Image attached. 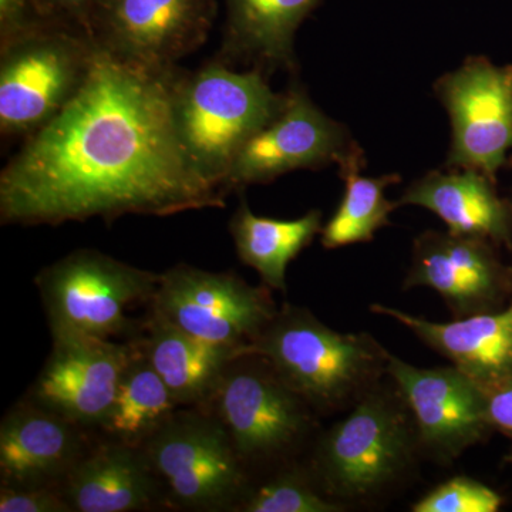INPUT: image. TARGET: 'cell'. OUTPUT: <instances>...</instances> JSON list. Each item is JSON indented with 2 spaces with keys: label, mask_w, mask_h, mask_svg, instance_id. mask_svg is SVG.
<instances>
[{
  "label": "cell",
  "mask_w": 512,
  "mask_h": 512,
  "mask_svg": "<svg viewBox=\"0 0 512 512\" xmlns=\"http://www.w3.org/2000/svg\"><path fill=\"white\" fill-rule=\"evenodd\" d=\"M392 377L412 413L420 447L441 461H453L491 429L483 387L456 366L421 369L390 355Z\"/></svg>",
  "instance_id": "obj_13"
},
{
  "label": "cell",
  "mask_w": 512,
  "mask_h": 512,
  "mask_svg": "<svg viewBox=\"0 0 512 512\" xmlns=\"http://www.w3.org/2000/svg\"><path fill=\"white\" fill-rule=\"evenodd\" d=\"M175 407L177 403L151 366L143 345H137L109 417L101 429L106 430L113 440L140 447L173 416Z\"/></svg>",
  "instance_id": "obj_24"
},
{
  "label": "cell",
  "mask_w": 512,
  "mask_h": 512,
  "mask_svg": "<svg viewBox=\"0 0 512 512\" xmlns=\"http://www.w3.org/2000/svg\"><path fill=\"white\" fill-rule=\"evenodd\" d=\"M434 92L451 123L446 167L476 170L495 183L512 150V64L468 57Z\"/></svg>",
  "instance_id": "obj_11"
},
{
  "label": "cell",
  "mask_w": 512,
  "mask_h": 512,
  "mask_svg": "<svg viewBox=\"0 0 512 512\" xmlns=\"http://www.w3.org/2000/svg\"><path fill=\"white\" fill-rule=\"evenodd\" d=\"M40 20L30 0H0V43L9 42Z\"/></svg>",
  "instance_id": "obj_30"
},
{
  "label": "cell",
  "mask_w": 512,
  "mask_h": 512,
  "mask_svg": "<svg viewBox=\"0 0 512 512\" xmlns=\"http://www.w3.org/2000/svg\"><path fill=\"white\" fill-rule=\"evenodd\" d=\"M503 500L487 485L468 477L440 484L413 505L414 512H495Z\"/></svg>",
  "instance_id": "obj_26"
},
{
  "label": "cell",
  "mask_w": 512,
  "mask_h": 512,
  "mask_svg": "<svg viewBox=\"0 0 512 512\" xmlns=\"http://www.w3.org/2000/svg\"><path fill=\"white\" fill-rule=\"evenodd\" d=\"M77 427L35 402L13 407L0 424L2 485L63 484L84 456Z\"/></svg>",
  "instance_id": "obj_16"
},
{
  "label": "cell",
  "mask_w": 512,
  "mask_h": 512,
  "mask_svg": "<svg viewBox=\"0 0 512 512\" xmlns=\"http://www.w3.org/2000/svg\"><path fill=\"white\" fill-rule=\"evenodd\" d=\"M175 67L146 72L97 53L79 94L0 173L2 224L225 207L227 194L195 170L175 130Z\"/></svg>",
  "instance_id": "obj_1"
},
{
  "label": "cell",
  "mask_w": 512,
  "mask_h": 512,
  "mask_svg": "<svg viewBox=\"0 0 512 512\" xmlns=\"http://www.w3.org/2000/svg\"><path fill=\"white\" fill-rule=\"evenodd\" d=\"M217 0H101L89 35L117 62L160 73L205 45Z\"/></svg>",
  "instance_id": "obj_9"
},
{
  "label": "cell",
  "mask_w": 512,
  "mask_h": 512,
  "mask_svg": "<svg viewBox=\"0 0 512 512\" xmlns=\"http://www.w3.org/2000/svg\"><path fill=\"white\" fill-rule=\"evenodd\" d=\"M144 454L171 500L185 508L221 510L244 493V463L217 417L173 414Z\"/></svg>",
  "instance_id": "obj_10"
},
{
  "label": "cell",
  "mask_w": 512,
  "mask_h": 512,
  "mask_svg": "<svg viewBox=\"0 0 512 512\" xmlns=\"http://www.w3.org/2000/svg\"><path fill=\"white\" fill-rule=\"evenodd\" d=\"M170 89L185 154L208 183L227 194L225 178L235 157L282 110L285 93L271 89L264 70L237 72L218 57L197 70L175 67Z\"/></svg>",
  "instance_id": "obj_2"
},
{
  "label": "cell",
  "mask_w": 512,
  "mask_h": 512,
  "mask_svg": "<svg viewBox=\"0 0 512 512\" xmlns=\"http://www.w3.org/2000/svg\"><path fill=\"white\" fill-rule=\"evenodd\" d=\"M247 355L261 356L312 410L352 407L387 373L390 353L365 333H340L285 305Z\"/></svg>",
  "instance_id": "obj_3"
},
{
  "label": "cell",
  "mask_w": 512,
  "mask_h": 512,
  "mask_svg": "<svg viewBox=\"0 0 512 512\" xmlns=\"http://www.w3.org/2000/svg\"><path fill=\"white\" fill-rule=\"evenodd\" d=\"M137 345L90 336L53 338L33 402L79 427H103Z\"/></svg>",
  "instance_id": "obj_14"
},
{
  "label": "cell",
  "mask_w": 512,
  "mask_h": 512,
  "mask_svg": "<svg viewBox=\"0 0 512 512\" xmlns=\"http://www.w3.org/2000/svg\"><path fill=\"white\" fill-rule=\"evenodd\" d=\"M101 0H30L39 19L72 26L89 33Z\"/></svg>",
  "instance_id": "obj_28"
},
{
  "label": "cell",
  "mask_w": 512,
  "mask_h": 512,
  "mask_svg": "<svg viewBox=\"0 0 512 512\" xmlns=\"http://www.w3.org/2000/svg\"><path fill=\"white\" fill-rule=\"evenodd\" d=\"M229 232L242 264L261 276L269 289L285 292L286 269L322 232V212L309 211L296 220L259 217L241 201L229 222Z\"/></svg>",
  "instance_id": "obj_22"
},
{
  "label": "cell",
  "mask_w": 512,
  "mask_h": 512,
  "mask_svg": "<svg viewBox=\"0 0 512 512\" xmlns=\"http://www.w3.org/2000/svg\"><path fill=\"white\" fill-rule=\"evenodd\" d=\"M507 282V272L487 239L427 231L414 242L404 288L433 289L458 319L493 312Z\"/></svg>",
  "instance_id": "obj_15"
},
{
  "label": "cell",
  "mask_w": 512,
  "mask_h": 512,
  "mask_svg": "<svg viewBox=\"0 0 512 512\" xmlns=\"http://www.w3.org/2000/svg\"><path fill=\"white\" fill-rule=\"evenodd\" d=\"M431 171L403 192L399 207L426 208L457 235L511 245V217L505 202L495 192L493 181L468 168Z\"/></svg>",
  "instance_id": "obj_19"
},
{
  "label": "cell",
  "mask_w": 512,
  "mask_h": 512,
  "mask_svg": "<svg viewBox=\"0 0 512 512\" xmlns=\"http://www.w3.org/2000/svg\"><path fill=\"white\" fill-rule=\"evenodd\" d=\"M241 510L247 512H339L345 505L323 497L299 473L274 478L244 498Z\"/></svg>",
  "instance_id": "obj_25"
},
{
  "label": "cell",
  "mask_w": 512,
  "mask_h": 512,
  "mask_svg": "<svg viewBox=\"0 0 512 512\" xmlns=\"http://www.w3.org/2000/svg\"><path fill=\"white\" fill-rule=\"evenodd\" d=\"M97 50L82 29L40 20L0 43V133L28 138L83 89Z\"/></svg>",
  "instance_id": "obj_4"
},
{
  "label": "cell",
  "mask_w": 512,
  "mask_h": 512,
  "mask_svg": "<svg viewBox=\"0 0 512 512\" xmlns=\"http://www.w3.org/2000/svg\"><path fill=\"white\" fill-rule=\"evenodd\" d=\"M143 349L177 406L210 400L237 353L210 345L151 313Z\"/></svg>",
  "instance_id": "obj_21"
},
{
  "label": "cell",
  "mask_w": 512,
  "mask_h": 512,
  "mask_svg": "<svg viewBox=\"0 0 512 512\" xmlns=\"http://www.w3.org/2000/svg\"><path fill=\"white\" fill-rule=\"evenodd\" d=\"M210 400L244 464L284 456L313 424L312 407L261 356L234 360Z\"/></svg>",
  "instance_id": "obj_8"
},
{
  "label": "cell",
  "mask_w": 512,
  "mask_h": 512,
  "mask_svg": "<svg viewBox=\"0 0 512 512\" xmlns=\"http://www.w3.org/2000/svg\"><path fill=\"white\" fill-rule=\"evenodd\" d=\"M420 447L403 397L379 386L353 404L320 440L315 470L320 488L339 501L372 497L404 476Z\"/></svg>",
  "instance_id": "obj_5"
},
{
  "label": "cell",
  "mask_w": 512,
  "mask_h": 512,
  "mask_svg": "<svg viewBox=\"0 0 512 512\" xmlns=\"http://www.w3.org/2000/svg\"><path fill=\"white\" fill-rule=\"evenodd\" d=\"M348 128L316 106L305 87L293 82L282 110L239 151L225 178L227 194L268 184L296 170L338 164L355 146Z\"/></svg>",
  "instance_id": "obj_12"
},
{
  "label": "cell",
  "mask_w": 512,
  "mask_h": 512,
  "mask_svg": "<svg viewBox=\"0 0 512 512\" xmlns=\"http://www.w3.org/2000/svg\"><path fill=\"white\" fill-rule=\"evenodd\" d=\"M338 165L339 175L345 181V194L338 210L320 232V242L326 249L372 241L376 232L389 224V215L399 208L397 202L387 200L386 190L399 184L402 178L399 174L363 177L365 158L357 144Z\"/></svg>",
  "instance_id": "obj_23"
},
{
  "label": "cell",
  "mask_w": 512,
  "mask_h": 512,
  "mask_svg": "<svg viewBox=\"0 0 512 512\" xmlns=\"http://www.w3.org/2000/svg\"><path fill=\"white\" fill-rule=\"evenodd\" d=\"M370 309L412 330L483 389L512 376V305L505 311L478 313L447 323L416 318L389 306L372 305Z\"/></svg>",
  "instance_id": "obj_17"
},
{
  "label": "cell",
  "mask_w": 512,
  "mask_h": 512,
  "mask_svg": "<svg viewBox=\"0 0 512 512\" xmlns=\"http://www.w3.org/2000/svg\"><path fill=\"white\" fill-rule=\"evenodd\" d=\"M227 20L218 59L264 72H296V30L320 0H225Z\"/></svg>",
  "instance_id": "obj_18"
},
{
  "label": "cell",
  "mask_w": 512,
  "mask_h": 512,
  "mask_svg": "<svg viewBox=\"0 0 512 512\" xmlns=\"http://www.w3.org/2000/svg\"><path fill=\"white\" fill-rule=\"evenodd\" d=\"M151 312L188 335L247 356L278 309L268 286H252L232 272L178 264L160 275Z\"/></svg>",
  "instance_id": "obj_7"
},
{
  "label": "cell",
  "mask_w": 512,
  "mask_h": 512,
  "mask_svg": "<svg viewBox=\"0 0 512 512\" xmlns=\"http://www.w3.org/2000/svg\"><path fill=\"white\" fill-rule=\"evenodd\" d=\"M160 275L96 249H77L36 278L52 338H119L133 332L131 306L153 301Z\"/></svg>",
  "instance_id": "obj_6"
},
{
  "label": "cell",
  "mask_w": 512,
  "mask_h": 512,
  "mask_svg": "<svg viewBox=\"0 0 512 512\" xmlns=\"http://www.w3.org/2000/svg\"><path fill=\"white\" fill-rule=\"evenodd\" d=\"M73 511L62 490L56 487H9L0 490V512Z\"/></svg>",
  "instance_id": "obj_27"
},
{
  "label": "cell",
  "mask_w": 512,
  "mask_h": 512,
  "mask_svg": "<svg viewBox=\"0 0 512 512\" xmlns=\"http://www.w3.org/2000/svg\"><path fill=\"white\" fill-rule=\"evenodd\" d=\"M483 390L491 429L512 437V376Z\"/></svg>",
  "instance_id": "obj_29"
},
{
  "label": "cell",
  "mask_w": 512,
  "mask_h": 512,
  "mask_svg": "<svg viewBox=\"0 0 512 512\" xmlns=\"http://www.w3.org/2000/svg\"><path fill=\"white\" fill-rule=\"evenodd\" d=\"M137 448L113 440L84 454L63 483L72 510L128 512L150 507L156 474Z\"/></svg>",
  "instance_id": "obj_20"
}]
</instances>
